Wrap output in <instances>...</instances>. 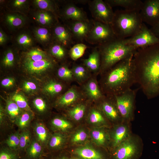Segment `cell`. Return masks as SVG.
Returning <instances> with one entry per match:
<instances>
[{"label": "cell", "instance_id": "obj_22", "mask_svg": "<svg viewBox=\"0 0 159 159\" xmlns=\"http://www.w3.org/2000/svg\"><path fill=\"white\" fill-rule=\"evenodd\" d=\"M82 64L93 74L98 75L101 65L100 54L97 47L92 50L88 57L82 60Z\"/></svg>", "mask_w": 159, "mask_h": 159}, {"label": "cell", "instance_id": "obj_25", "mask_svg": "<svg viewBox=\"0 0 159 159\" xmlns=\"http://www.w3.org/2000/svg\"><path fill=\"white\" fill-rule=\"evenodd\" d=\"M34 39L44 46H49L54 42L52 28L39 26L33 30Z\"/></svg>", "mask_w": 159, "mask_h": 159}, {"label": "cell", "instance_id": "obj_49", "mask_svg": "<svg viewBox=\"0 0 159 159\" xmlns=\"http://www.w3.org/2000/svg\"><path fill=\"white\" fill-rule=\"evenodd\" d=\"M88 136L87 132L83 130H80L75 132L71 138V141L74 144H80L86 141Z\"/></svg>", "mask_w": 159, "mask_h": 159}, {"label": "cell", "instance_id": "obj_17", "mask_svg": "<svg viewBox=\"0 0 159 159\" xmlns=\"http://www.w3.org/2000/svg\"><path fill=\"white\" fill-rule=\"evenodd\" d=\"M69 153L80 159H111L110 153L88 146L76 148Z\"/></svg>", "mask_w": 159, "mask_h": 159}, {"label": "cell", "instance_id": "obj_1", "mask_svg": "<svg viewBox=\"0 0 159 159\" xmlns=\"http://www.w3.org/2000/svg\"><path fill=\"white\" fill-rule=\"evenodd\" d=\"M136 83L148 99L159 95V44L139 48L132 59Z\"/></svg>", "mask_w": 159, "mask_h": 159}, {"label": "cell", "instance_id": "obj_2", "mask_svg": "<svg viewBox=\"0 0 159 159\" xmlns=\"http://www.w3.org/2000/svg\"><path fill=\"white\" fill-rule=\"evenodd\" d=\"M134 53L130 54L100 75L98 82L105 95L120 94L131 89L136 83L132 65Z\"/></svg>", "mask_w": 159, "mask_h": 159}, {"label": "cell", "instance_id": "obj_9", "mask_svg": "<svg viewBox=\"0 0 159 159\" xmlns=\"http://www.w3.org/2000/svg\"><path fill=\"white\" fill-rule=\"evenodd\" d=\"M124 43L137 49L159 44V39L143 22L139 32L135 35L122 39Z\"/></svg>", "mask_w": 159, "mask_h": 159}, {"label": "cell", "instance_id": "obj_12", "mask_svg": "<svg viewBox=\"0 0 159 159\" xmlns=\"http://www.w3.org/2000/svg\"><path fill=\"white\" fill-rule=\"evenodd\" d=\"M106 118L115 125L123 121L118 109L114 96L105 95L98 104Z\"/></svg>", "mask_w": 159, "mask_h": 159}, {"label": "cell", "instance_id": "obj_10", "mask_svg": "<svg viewBox=\"0 0 159 159\" xmlns=\"http://www.w3.org/2000/svg\"><path fill=\"white\" fill-rule=\"evenodd\" d=\"M112 127L108 130L110 138V152L133 133L131 122L123 121L121 122L113 125Z\"/></svg>", "mask_w": 159, "mask_h": 159}, {"label": "cell", "instance_id": "obj_30", "mask_svg": "<svg viewBox=\"0 0 159 159\" xmlns=\"http://www.w3.org/2000/svg\"><path fill=\"white\" fill-rule=\"evenodd\" d=\"M25 151L23 159H42L46 155L40 143L35 140L31 142Z\"/></svg>", "mask_w": 159, "mask_h": 159}, {"label": "cell", "instance_id": "obj_43", "mask_svg": "<svg viewBox=\"0 0 159 159\" xmlns=\"http://www.w3.org/2000/svg\"><path fill=\"white\" fill-rule=\"evenodd\" d=\"M32 118L31 115L29 112H25L20 115L16 120V123L21 129H24L29 125Z\"/></svg>", "mask_w": 159, "mask_h": 159}, {"label": "cell", "instance_id": "obj_52", "mask_svg": "<svg viewBox=\"0 0 159 159\" xmlns=\"http://www.w3.org/2000/svg\"><path fill=\"white\" fill-rule=\"evenodd\" d=\"M15 82L14 79L12 78H6L3 79L1 82L2 85L5 87L13 86Z\"/></svg>", "mask_w": 159, "mask_h": 159}, {"label": "cell", "instance_id": "obj_21", "mask_svg": "<svg viewBox=\"0 0 159 159\" xmlns=\"http://www.w3.org/2000/svg\"><path fill=\"white\" fill-rule=\"evenodd\" d=\"M3 21L9 28L16 30L21 28L25 24L27 17L24 14L11 11L4 15Z\"/></svg>", "mask_w": 159, "mask_h": 159}, {"label": "cell", "instance_id": "obj_28", "mask_svg": "<svg viewBox=\"0 0 159 159\" xmlns=\"http://www.w3.org/2000/svg\"><path fill=\"white\" fill-rule=\"evenodd\" d=\"M89 102H90L86 99L68 108L67 111L68 115L74 120L77 121L80 120L87 112V103Z\"/></svg>", "mask_w": 159, "mask_h": 159}, {"label": "cell", "instance_id": "obj_51", "mask_svg": "<svg viewBox=\"0 0 159 159\" xmlns=\"http://www.w3.org/2000/svg\"><path fill=\"white\" fill-rule=\"evenodd\" d=\"M23 87L27 92H32L37 89V86L35 83L31 81H26L23 84Z\"/></svg>", "mask_w": 159, "mask_h": 159}, {"label": "cell", "instance_id": "obj_15", "mask_svg": "<svg viewBox=\"0 0 159 159\" xmlns=\"http://www.w3.org/2000/svg\"><path fill=\"white\" fill-rule=\"evenodd\" d=\"M97 75L93 74L87 81L80 86L87 99L91 102L98 104L105 97L97 79Z\"/></svg>", "mask_w": 159, "mask_h": 159}, {"label": "cell", "instance_id": "obj_7", "mask_svg": "<svg viewBox=\"0 0 159 159\" xmlns=\"http://www.w3.org/2000/svg\"><path fill=\"white\" fill-rule=\"evenodd\" d=\"M92 20V27L86 40L88 43L98 46L117 38L110 25Z\"/></svg>", "mask_w": 159, "mask_h": 159}, {"label": "cell", "instance_id": "obj_6", "mask_svg": "<svg viewBox=\"0 0 159 159\" xmlns=\"http://www.w3.org/2000/svg\"><path fill=\"white\" fill-rule=\"evenodd\" d=\"M139 89L131 88L114 96L118 109L124 121L132 122L134 120L136 97Z\"/></svg>", "mask_w": 159, "mask_h": 159}, {"label": "cell", "instance_id": "obj_4", "mask_svg": "<svg viewBox=\"0 0 159 159\" xmlns=\"http://www.w3.org/2000/svg\"><path fill=\"white\" fill-rule=\"evenodd\" d=\"M143 22L139 11L117 10L110 25L116 37L123 39L136 34Z\"/></svg>", "mask_w": 159, "mask_h": 159}, {"label": "cell", "instance_id": "obj_55", "mask_svg": "<svg viewBox=\"0 0 159 159\" xmlns=\"http://www.w3.org/2000/svg\"><path fill=\"white\" fill-rule=\"evenodd\" d=\"M4 113L3 111V110L2 107H0V123H1L2 122V121L3 120L4 118Z\"/></svg>", "mask_w": 159, "mask_h": 159}, {"label": "cell", "instance_id": "obj_46", "mask_svg": "<svg viewBox=\"0 0 159 159\" xmlns=\"http://www.w3.org/2000/svg\"><path fill=\"white\" fill-rule=\"evenodd\" d=\"M20 134L19 132H16L11 135L6 141V143L10 149L15 150L19 148Z\"/></svg>", "mask_w": 159, "mask_h": 159}, {"label": "cell", "instance_id": "obj_20", "mask_svg": "<svg viewBox=\"0 0 159 159\" xmlns=\"http://www.w3.org/2000/svg\"><path fill=\"white\" fill-rule=\"evenodd\" d=\"M32 17L40 26L52 28L58 22V18L49 11L35 9Z\"/></svg>", "mask_w": 159, "mask_h": 159}, {"label": "cell", "instance_id": "obj_45", "mask_svg": "<svg viewBox=\"0 0 159 159\" xmlns=\"http://www.w3.org/2000/svg\"><path fill=\"white\" fill-rule=\"evenodd\" d=\"M31 135L29 131H24L21 133L19 147V150H26L31 143Z\"/></svg>", "mask_w": 159, "mask_h": 159}, {"label": "cell", "instance_id": "obj_47", "mask_svg": "<svg viewBox=\"0 0 159 159\" xmlns=\"http://www.w3.org/2000/svg\"><path fill=\"white\" fill-rule=\"evenodd\" d=\"M0 159H21L19 153L15 150L7 148L1 150Z\"/></svg>", "mask_w": 159, "mask_h": 159}, {"label": "cell", "instance_id": "obj_40", "mask_svg": "<svg viewBox=\"0 0 159 159\" xmlns=\"http://www.w3.org/2000/svg\"><path fill=\"white\" fill-rule=\"evenodd\" d=\"M51 124L55 128L62 131H67L72 127V124L69 121L58 117L52 120Z\"/></svg>", "mask_w": 159, "mask_h": 159}, {"label": "cell", "instance_id": "obj_54", "mask_svg": "<svg viewBox=\"0 0 159 159\" xmlns=\"http://www.w3.org/2000/svg\"><path fill=\"white\" fill-rule=\"evenodd\" d=\"M150 29L154 35L159 39V22L155 25L152 27Z\"/></svg>", "mask_w": 159, "mask_h": 159}, {"label": "cell", "instance_id": "obj_11", "mask_svg": "<svg viewBox=\"0 0 159 159\" xmlns=\"http://www.w3.org/2000/svg\"><path fill=\"white\" fill-rule=\"evenodd\" d=\"M86 99L80 87L74 85L58 97L55 104L59 107L69 108Z\"/></svg>", "mask_w": 159, "mask_h": 159}, {"label": "cell", "instance_id": "obj_26", "mask_svg": "<svg viewBox=\"0 0 159 159\" xmlns=\"http://www.w3.org/2000/svg\"><path fill=\"white\" fill-rule=\"evenodd\" d=\"M112 7L120 6L125 10L140 12L143 4V2L140 0H105Z\"/></svg>", "mask_w": 159, "mask_h": 159}, {"label": "cell", "instance_id": "obj_32", "mask_svg": "<svg viewBox=\"0 0 159 159\" xmlns=\"http://www.w3.org/2000/svg\"><path fill=\"white\" fill-rule=\"evenodd\" d=\"M34 38L29 32L24 31L19 33L16 39V44L20 48L29 49L34 44Z\"/></svg>", "mask_w": 159, "mask_h": 159}, {"label": "cell", "instance_id": "obj_50", "mask_svg": "<svg viewBox=\"0 0 159 159\" xmlns=\"http://www.w3.org/2000/svg\"><path fill=\"white\" fill-rule=\"evenodd\" d=\"M34 105L36 109L40 112H43L47 109V105L44 101L41 98H37L33 101Z\"/></svg>", "mask_w": 159, "mask_h": 159}, {"label": "cell", "instance_id": "obj_35", "mask_svg": "<svg viewBox=\"0 0 159 159\" xmlns=\"http://www.w3.org/2000/svg\"><path fill=\"white\" fill-rule=\"evenodd\" d=\"M51 57L41 49L34 47L29 49L25 54L24 60L36 61Z\"/></svg>", "mask_w": 159, "mask_h": 159}, {"label": "cell", "instance_id": "obj_3", "mask_svg": "<svg viewBox=\"0 0 159 159\" xmlns=\"http://www.w3.org/2000/svg\"><path fill=\"white\" fill-rule=\"evenodd\" d=\"M101 59L98 75H100L137 49L133 46L125 44L122 39L116 38L97 46Z\"/></svg>", "mask_w": 159, "mask_h": 159}, {"label": "cell", "instance_id": "obj_5", "mask_svg": "<svg viewBox=\"0 0 159 159\" xmlns=\"http://www.w3.org/2000/svg\"><path fill=\"white\" fill-rule=\"evenodd\" d=\"M143 149L141 138L132 133L110 153L111 159H140Z\"/></svg>", "mask_w": 159, "mask_h": 159}, {"label": "cell", "instance_id": "obj_14", "mask_svg": "<svg viewBox=\"0 0 159 159\" xmlns=\"http://www.w3.org/2000/svg\"><path fill=\"white\" fill-rule=\"evenodd\" d=\"M59 17L66 21H90L84 10L77 6L72 0L68 1L62 9H59Z\"/></svg>", "mask_w": 159, "mask_h": 159}, {"label": "cell", "instance_id": "obj_42", "mask_svg": "<svg viewBox=\"0 0 159 159\" xmlns=\"http://www.w3.org/2000/svg\"><path fill=\"white\" fill-rule=\"evenodd\" d=\"M16 103L12 101H9L7 103L6 109L10 117L16 120L20 115V110Z\"/></svg>", "mask_w": 159, "mask_h": 159}, {"label": "cell", "instance_id": "obj_44", "mask_svg": "<svg viewBox=\"0 0 159 159\" xmlns=\"http://www.w3.org/2000/svg\"><path fill=\"white\" fill-rule=\"evenodd\" d=\"M46 154L42 159H80L76 157L69 152H60Z\"/></svg>", "mask_w": 159, "mask_h": 159}, {"label": "cell", "instance_id": "obj_48", "mask_svg": "<svg viewBox=\"0 0 159 159\" xmlns=\"http://www.w3.org/2000/svg\"><path fill=\"white\" fill-rule=\"evenodd\" d=\"M12 99L20 108L31 111L26 100L22 94H15L12 97Z\"/></svg>", "mask_w": 159, "mask_h": 159}, {"label": "cell", "instance_id": "obj_38", "mask_svg": "<svg viewBox=\"0 0 159 159\" xmlns=\"http://www.w3.org/2000/svg\"><path fill=\"white\" fill-rule=\"evenodd\" d=\"M87 47L80 43L74 44L69 50V55L74 61H76L83 56Z\"/></svg>", "mask_w": 159, "mask_h": 159}, {"label": "cell", "instance_id": "obj_34", "mask_svg": "<svg viewBox=\"0 0 159 159\" xmlns=\"http://www.w3.org/2000/svg\"><path fill=\"white\" fill-rule=\"evenodd\" d=\"M65 141L64 135L60 132L55 133L51 137L48 141V148L50 151L56 152L62 147Z\"/></svg>", "mask_w": 159, "mask_h": 159}, {"label": "cell", "instance_id": "obj_37", "mask_svg": "<svg viewBox=\"0 0 159 159\" xmlns=\"http://www.w3.org/2000/svg\"><path fill=\"white\" fill-rule=\"evenodd\" d=\"M57 74L59 78L69 84L75 81L71 68H69L66 65H62L58 68Z\"/></svg>", "mask_w": 159, "mask_h": 159}, {"label": "cell", "instance_id": "obj_23", "mask_svg": "<svg viewBox=\"0 0 159 159\" xmlns=\"http://www.w3.org/2000/svg\"><path fill=\"white\" fill-rule=\"evenodd\" d=\"M88 120L91 123L109 128V122L98 105L90 107L87 114Z\"/></svg>", "mask_w": 159, "mask_h": 159}, {"label": "cell", "instance_id": "obj_39", "mask_svg": "<svg viewBox=\"0 0 159 159\" xmlns=\"http://www.w3.org/2000/svg\"><path fill=\"white\" fill-rule=\"evenodd\" d=\"M35 131L39 142L43 145L48 143V132L44 125L41 123L37 124L35 127Z\"/></svg>", "mask_w": 159, "mask_h": 159}, {"label": "cell", "instance_id": "obj_36", "mask_svg": "<svg viewBox=\"0 0 159 159\" xmlns=\"http://www.w3.org/2000/svg\"><path fill=\"white\" fill-rule=\"evenodd\" d=\"M64 86L59 81L51 80L48 82L44 87V90L50 96L54 97L60 94L63 91Z\"/></svg>", "mask_w": 159, "mask_h": 159}, {"label": "cell", "instance_id": "obj_31", "mask_svg": "<svg viewBox=\"0 0 159 159\" xmlns=\"http://www.w3.org/2000/svg\"><path fill=\"white\" fill-rule=\"evenodd\" d=\"M49 46L50 54L53 57L62 60L69 55L67 48L58 42L54 41Z\"/></svg>", "mask_w": 159, "mask_h": 159}, {"label": "cell", "instance_id": "obj_13", "mask_svg": "<svg viewBox=\"0 0 159 159\" xmlns=\"http://www.w3.org/2000/svg\"><path fill=\"white\" fill-rule=\"evenodd\" d=\"M143 22L151 27L159 22V0H146L140 12Z\"/></svg>", "mask_w": 159, "mask_h": 159}, {"label": "cell", "instance_id": "obj_27", "mask_svg": "<svg viewBox=\"0 0 159 159\" xmlns=\"http://www.w3.org/2000/svg\"><path fill=\"white\" fill-rule=\"evenodd\" d=\"M75 81L81 86L90 79L93 74L82 63L74 64L71 68Z\"/></svg>", "mask_w": 159, "mask_h": 159}, {"label": "cell", "instance_id": "obj_8", "mask_svg": "<svg viewBox=\"0 0 159 159\" xmlns=\"http://www.w3.org/2000/svg\"><path fill=\"white\" fill-rule=\"evenodd\" d=\"M89 8L94 20L103 23L111 25L114 12L112 7L105 1L89 0Z\"/></svg>", "mask_w": 159, "mask_h": 159}, {"label": "cell", "instance_id": "obj_19", "mask_svg": "<svg viewBox=\"0 0 159 159\" xmlns=\"http://www.w3.org/2000/svg\"><path fill=\"white\" fill-rule=\"evenodd\" d=\"M54 41L67 48L70 49L74 43V39L69 28L66 24L58 22L52 28Z\"/></svg>", "mask_w": 159, "mask_h": 159}, {"label": "cell", "instance_id": "obj_24", "mask_svg": "<svg viewBox=\"0 0 159 159\" xmlns=\"http://www.w3.org/2000/svg\"><path fill=\"white\" fill-rule=\"evenodd\" d=\"M104 127L94 128L90 132L91 138L99 146L109 148L110 138L108 130Z\"/></svg>", "mask_w": 159, "mask_h": 159}, {"label": "cell", "instance_id": "obj_41", "mask_svg": "<svg viewBox=\"0 0 159 159\" xmlns=\"http://www.w3.org/2000/svg\"><path fill=\"white\" fill-rule=\"evenodd\" d=\"M15 57L13 51L11 48L8 49L5 52L2 59V63L5 67L13 66L15 63Z\"/></svg>", "mask_w": 159, "mask_h": 159}, {"label": "cell", "instance_id": "obj_53", "mask_svg": "<svg viewBox=\"0 0 159 159\" xmlns=\"http://www.w3.org/2000/svg\"><path fill=\"white\" fill-rule=\"evenodd\" d=\"M9 38L8 36L0 28V45L1 46L6 44L8 41Z\"/></svg>", "mask_w": 159, "mask_h": 159}, {"label": "cell", "instance_id": "obj_16", "mask_svg": "<svg viewBox=\"0 0 159 159\" xmlns=\"http://www.w3.org/2000/svg\"><path fill=\"white\" fill-rule=\"evenodd\" d=\"M66 21V24L74 39L81 42L86 40L92 26V20L89 21L74 20Z\"/></svg>", "mask_w": 159, "mask_h": 159}, {"label": "cell", "instance_id": "obj_33", "mask_svg": "<svg viewBox=\"0 0 159 159\" xmlns=\"http://www.w3.org/2000/svg\"><path fill=\"white\" fill-rule=\"evenodd\" d=\"M30 1L27 0H13L8 2L7 7L11 11L25 15L29 9Z\"/></svg>", "mask_w": 159, "mask_h": 159}, {"label": "cell", "instance_id": "obj_18", "mask_svg": "<svg viewBox=\"0 0 159 159\" xmlns=\"http://www.w3.org/2000/svg\"><path fill=\"white\" fill-rule=\"evenodd\" d=\"M23 65L25 69L30 73L39 74L54 68L57 63L51 57L36 61L24 60Z\"/></svg>", "mask_w": 159, "mask_h": 159}, {"label": "cell", "instance_id": "obj_29", "mask_svg": "<svg viewBox=\"0 0 159 159\" xmlns=\"http://www.w3.org/2000/svg\"><path fill=\"white\" fill-rule=\"evenodd\" d=\"M32 4L36 10L52 12L58 18L59 8L55 1L51 0H34Z\"/></svg>", "mask_w": 159, "mask_h": 159}]
</instances>
